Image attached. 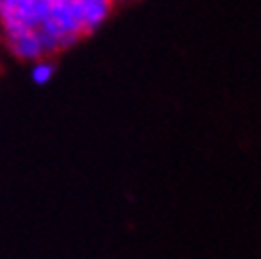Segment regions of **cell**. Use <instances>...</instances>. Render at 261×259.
Segmentation results:
<instances>
[{"label":"cell","instance_id":"cell-1","mask_svg":"<svg viewBox=\"0 0 261 259\" xmlns=\"http://www.w3.org/2000/svg\"><path fill=\"white\" fill-rule=\"evenodd\" d=\"M38 32L45 41L47 54L68 49L81 36H85L83 19L74 0H58V3L51 5Z\"/></svg>","mask_w":261,"mask_h":259},{"label":"cell","instance_id":"cell-2","mask_svg":"<svg viewBox=\"0 0 261 259\" xmlns=\"http://www.w3.org/2000/svg\"><path fill=\"white\" fill-rule=\"evenodd\" d=\"M49 7L47 0H0V25L5 36L38 30Z\"/></svg>","mask_w":261,"mask_h":259},{"label":"cell","instance_id":"cell-3","mask_svg":"<svg viewBox=\"0 0 261 259\" xmlns=\"http://www.w3.org/2000/svg\"><path fill=\"white\" fill-rule=\"evenodd\" d=\"M7 38V45L9 51L17 60L23 62H38V60H45L47 54V47L45 41L38 30H28V32H21V34H13V36H5Z\"/></svg>","mask_w":261,"mask_h":259},{"label":"cell","instance_id":"cell-4","mask_svg":"<svg viewBox=\"0 0 261 259\" xmlns=\"http://www.w3.org/2000/svg\"><path fill=\"white\" fill-rule=\"evenodd\" d=\"M74 3L79 7L85 34H91L94 30H98L107 21L113 9V0H74Z\"/></svg>","mask_w":261,"mask_h":259},{"label":"cell","instance_id":"cell-5","mask_svg":"<svg viewBox=\"0 0 261 259\" xmlns=\"http://www.w3.org/2000/svg\"><path fill=\"white\" fill-rule=\"evenodd\" d=\"M54 72H56V66L49 60H38L30 68V76L36 85H47L51 79H54Z\"/></svg>","mask_w":261,"mask_h":259},{"label":"cell","instance_id":"cell-6","mask_svg":"<svg viewBox=\"0 0 261 259\" xmlns=\"http://www.w3.org/2000/svg\"><path fill=\"white\" fill-rule=\"evenodd\" d=\"M113 3H123V0H113Z\"/></svg>","mask_w":261,"mask_h":259}]
</instances>
